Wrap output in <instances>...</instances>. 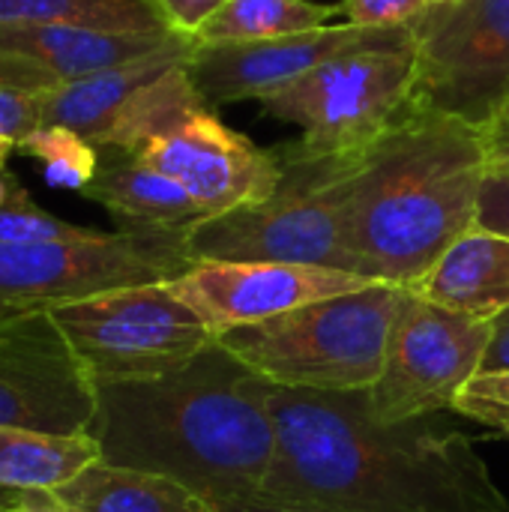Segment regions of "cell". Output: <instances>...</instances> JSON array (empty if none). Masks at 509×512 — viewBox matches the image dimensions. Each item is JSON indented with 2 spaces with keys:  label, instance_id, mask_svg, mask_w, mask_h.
<instances>
[{
  "label": "cell",
  "instance_id": "obj_1",
  "mask_svg": "<svg viewBox=\"0 0 509 512\" xmlns=\"http://www.w3.org/2000/svg\"><path fill=\"white\" fill-rule=\"evenodd\" d=\"M276 462L252 507L309 512H509L468 435L435 417L384 423L366 393L273 387Z\"/></svg>",
  "mask_w": 509,
  "mask_h": 512
},
{
  "label": "cell",
  "instance_id": "obj_2",
  "mask_svg": "<svg viewBox=\"0 0 509 512\" xmlns=\"http://www.w3.org/2000/svg\"><path fill=\"white\" fill-rule=\"evenodd\" d=\"M270 384L219 339L189 363L129 381H96L90 438L102 462L162 474L213 512L252 507L276 462Z\"/></svg>",
  "mask_w": 509,
  "mask_h": 512
},
{
  "label": "cell",
  "instance_id": "obj_3",
  "mask_svg": "<svg viewBox=\"0 0 509 512\" xmlns=\"http://www.w3.org/2000/svg\"><path fill=\"white\" fill-rule=\"evenodd\" d=\"M486 129L408 108L369 150L351 192V252L366 279L414 288L474 228Z\"/></svg>",
  "mask_w": 509,
  "mask_h": 512
},
{
  "label": "cell",
  "instance_id": "obj_4",
  "mask_svg": "<svg viewBox=\"0 0 509 512\" xmlns=\"http://www.w3.org/2000/svg\"><path fill=\"white\" fill-rule=\"evenodd\" d=\"M276 153V189L264 201L195 222L186 255L195 264H306L360 276L351 252V192L363 153H312L300 141Z\"/></svg>",
  "mask_w": 509,
  "mask_h": 512
},
{
  "label": "cell",
  "instance_id": "obj_5",
  "mask_svg": "<svg viewBox=\"0 0 509 512\" xmlns=\"http://www.w3.org/2000/svg\"><path fill=\"white\" fill-rule=\"evenodd\" d=\"M402 288L390 282L234 327L219 342L273 387L369 393L384 369Z\"/></svg>",
  "mask_w": 509,
  "mask_h": 512
},
{
  "label": "cell",
  "instance_id": "obj_6",
  "mask_svg": "<svg viewBox=\"0 0 509 512\" xmlns=\"http://www.w3.org/2000/svg\"><path fill=\"white\" fill-rule=\"evenodd\" d=\"M186 231H96L84 240L0 243V321L105 291L183 276Z\"/></svg>",
  "mask_w": 509,
  "mask_h": 512
},
{
  "label": "cell",
  "instance_id": "obj_7",
  "mask_svg": "<svg viewBox=\"0 0 509 512\" xmlns=\"http://www.w3.org/2000/svg\"><path fill=\"white\" fill-rule=\"evenodd\" d=\"M417 84L414 45L351 51L261 99L267 117L297 126L312 153H363L408 108Z\"/></svg>",
  "mask_w": 509,
  "mask_h": 512
},
{
  "label": "cell",
  "instance_id": "obj_8",
  "mask_svg": "<svg viewBox=\"0 0 509 512\" xmlns=\"http://www.w3.org/2000/svg\"><path fill=\"white\" fill-rule=\"evenodd\" d=\"M48 315L93 381L165 375L219 339L168 282L105 291L54 306Z\"/></svg>",
  "mask_w": 509,
  "mask_h": 512
},
{
  "label": "cell",
  "instance_id": "obj_9",
  "mask_svg": "<svg viewBox=\"0 0 509 512\" xmlns=\"http://www.w3.org/2000/svg\"><path fill=\"white\" fill-rule=\"evenodd\" d=\"M408 27L417 57L411 108L495 126L509 96V0L429 3Z\"/></svg>",
  "mask_w": 509,
  "mask_h": 512
},
{
  "label": "cell",
  "instance_id": "obj_10",
  "mask_svg": "<svg viewBox=\"0 0 509 512\" xmlns=\"http://www.w3.org/2000/svg\"><path fill=\"white\" fill-rule=\"evenodd\" d=\"M492 321H474L402 288L384 369L366 393L384 423H408L453 411L456 396L480 375Z\"/></svg>",
  "mask_w": 509,
  "mask_h": 512
},
{
  "label": "cell",
  "instance_id": "obj_11",
  "mask_svg": "<svg viewBox=\"0 0 509 512\" xmlns=\"http://www.w3.org/2000/svg\"><path fill=\"white\" fill-rule=\"evenodd\" d=\"M96 381L48 312L0 321V426L90 435Z\"/></svg>",
  "mask_w": 509,
  "mask_h": 512
},
{
  "label": "cell",
  "instance_id": "obj_12",
  "mask_svg": "<svg viewBox=\"0 0 509 512\" xmlns=\"http://www.w3.org/2000/svg\"><path fill=\"white\" fill-rule=\"evenodd\" d=\"M414 45L411 27H357L327 24L306 33H291L261 42L198 45L189 60V75L201 99L213 105H231L243 99H264L321 63L369 48H408Z\"/></svg>",
  "mask_w": 509,
  "mask_h": 512
},
{
  "label": "cell",
  "instance_id": "obj_13",
  "mask_svg": "<svg viewBox=\"0 0 509 512\" xmlns=\"http://www.w3.org/2000/svg\"><path fill=\"white\" fill-rule=\"evenodd\" d=\"M132 156L180 183L204 216L264 201L282 174L276 147L261 150L246 135L225 126L213 108L195 111Z\"/></svg>",
  "mask_w": 509,
  "mask_h": 512
},
{
  "label": "cell",
  "instance_id": "obj_14",
  "mask_svg": "<svg viewBox=\"0 0 509 512\" xmlns=\"http://www.w3.org/2000/svg\"><path fill=\"white\" fill-rule=\"evenodd\" d=\"M369 285L378 282L345 270L240 261H198L168 282L171 294L180 297L216 336Z\"/></svg>",
  "mask_w": 509,
  "mask_h": 512
},
{
  "label": "cell",
  "instance_id": "obj_15",
  "mask_svg": "<svg viewBox=\"0 0 509 512\" xmlns=\"http://www.w3.org/2000/svg\"><path fill=\"white\" fill-rule=\"evenodd\" d=\"M192 51H195V39L180 36L168 48L147 54L141 60L66 81L57 90L39 96L42 126H66L84 135L90 144H99L111 129L114 117L120 114V108L156 75L168 72L177 63L192 60Z\"/></svg>",
  "mask_w": 509,
  "mask_h": 512
},
{
  "label": "cell",
  "instance_id": "obj_16",
  "mask_svg": "<svg viewBox=\"0 0 509 512\" xmlns=\"http://www.w3.org/2000/svg\"><path fill=\"white\" fill-rule=\"evenodd\" d=\"M180 33L153 30H96V27H72V24H30V27H0V48L36 57L48 66L63 84L114 69L147 54L168 48Z\"/></svg>",
  "mask_w": 509,
  "mask_h": 512
},
{
  "label": "cell",
  "instance_id": "obj_17",
  "mask_svg": "<svg viewBox=\"0 0 509 512\" xmlns=\"http://www.w3.org/2000/svg\"><path fill=\"white\" fill-rule=\"evenodd\" d=\"M411 291L465 318L498 321L509 312V237L471 228Z\"/></svg>",
  "mask_w": 509,
  "mask_h": 512
},
{
  "label": "cell",
  "instance_id": "obj_18",
  "mask_svg": "<svg viewBox=\"0 0 509 512\" xmlns=\"http://www.w3.org/2000/svg\"><path fill=\"white\" fill-rule=\"evenodd\" d=\"M99 156V171L81 195L102 204L120 231H189L207 219L192 195L156 168L126 153L99 150Z\"/></svg>",
  "mask_w": 509,
  "mask_h": 512
},
{
  "label": "cell",
  "instance_id": "obj_19",
  "mask_svg": "<svg viewBox=\"0 0 509 512\" xmlns=\"http://www.w3.org/2000/svg\"><path fill=\"white\" fill-rule=\"evenodd\" d=\"M54 492L78 512H213L195 492L162 474L102 459Z\"/></svg>",
  "mask_w": 509,
  "mask_h": 512
},
{
  "label": "cell",
  "instance_id": "obj_20",
  "mask_svg": "<svg viewBox=\"0 0 509 512\" xmlns=\"http://www.w3.org/2000/svg\"><path fill=\"white\" fill-rule=\"evenodd\" d=\"M99 459V444L90 435H48L0 426V489L6 492L60 489Z\"/></svg>",
  "mask_w": 509,
  "mask_h": 512
},
{
  "label": "cell",
  "instance_id": "obj_21",
  "mask_svg": "<svg viewBox=\"0 0 509 512\" xmlns=\"http://www.w3.org/2000/svg\"><path fill=\"white\" fill-rule=\"evenodd\" d=\"M336 3L312 0H228L198 33V45H228V42H261L291 33L318 30L336 24Z\"/></svg>",
  "mask_w": 509,
  "mask_h": 512
},
{
  "label": "cell",
  "instance_id": "obj_22",
  "mask_svg": "<svg viewBox=\"0 0 509 512\" xmlns=\"http://www.w3.org/2000/svg\"><path fill=\"white\" fill-rule=\"evenodd\" d=\"M72 24L96 30H168L147 0H0V27Z\"/></svg>",
  "mask_w": 509,
  "mask_h": 512
},
{
  "label": "cell",
  "instance_id": "obj_23",
  "mask_svg": "<svg viewBox=\"0 0 509 512\" xmlns=\"http://www.w3.org/2000/svg\"><path fill=\"white\" fill-rule=\"evenodd\" d=\"M15 150L42 165V177L48 186L72 192H84L102 162L99 147L66 126H39Z\"/></svg>",
  "mask_w": 509,
  "mask_h": 512
},
{
  "label": "cell",
  "instance_id": "obj_24",
  "mask_svg": "<svg viewBox=\"0 0 509 512\" xmlns=\"http://www.w3.org/2000/svg\"><path fill=\"white\" fill-rule=\"evenodd\" d=\"M96 228L66 222L39 207L24 183L3 165L0 168V243H51V240H84Z\"/></svg>",
  "mask_w": 509,
  "mask_h": 512
},
{
  "label": "cell",
  "instance_id": "obj_25",
  "mask_svg": "<svg viewBox=\"0 0 509 512\" xmlns=\"http://www.w3.org/2000/svg\"><path fill=\"white\" fill-rule=\"evenodd\" d=\"M339 18L342 24L357 27H405L411 18H417L429 0H339Z\"/></svg>",
  "mask_w": 509,
  "mask_h": 512
},
{
  "label": "cell",
  "instance_id": "obj_26",
  "mask_svg": "<svg viewBox=\"0 0 509 512\" xmlns=\"http://www.w3.org/2000/svg\"><path fill=\"white\" fill-rule=\"evenodd\" d=\"M39 126H42L39 96L0 87V144L15 150Z\"/></svg>",
  "mask_w": 509,
  "mask_h": 512
},
{
  "label": "cell",
  "instance_id": "obj_27",
  "mask_svg": "<svg viewBox=\"0 0 509 512\" xmlns=\"http://www.w3.org/2000/svg\"><path fill=\"white\" fill-rule=\"evenodd\" d=\"M474 228L509 237V171L489 165L483 189H480V201H477Z\"/></svg>",
  "mask_w": 509,
  "mask_h": 512
},
{
  "label": "cell",
  "instance_id": "obj_28",
  "mask_svg": "<svg viewBox=\"0 0 509 512\" xmlns=\"http://www.w3.org/2000/svg\"><path fill=\"white\" fill-rule=\"evenodd\" d=\"M150 9L159 15V21L180 33L195 39V33L228 3V0H147Z\"/></svg>",
  "mask_w": 509,
  "mask_h": 512
},
{
  "label": "cell",
  "instance_id": "obj_29",
  "mask_svg": "<svg viewBox=\"0 0 509 512\" xmlns=\"http://www.w3.org/2000/svg\"><path fill=\"white\" fill-rule=\"evenodd\" d=\"M453 414H462V417H471L483 426H492L498 429L501 435L509 438V408L507 405H498V402H489L483 396H474L468 390H462L453 402Z\"/></svg>",
  "mask_w": 509,
  "mask_h": 512
},
{
  "label": "cell",
  "instance_id": "obj_30",
  "mask_svg": "<svg viewBox=\"0 0 509 512\" xmlns=\"http://www.w3.org/2000/svg\"><path fill=\"white\" fill-rule=\"evenodd\" d=\"M509 372V312L492 321V342L483 357L480 375H507Z\"/></svg>",
  "mask_w": 509,
  "mask_h": 512
},
{
  "label": "cell",
  "instance_id": "obj_31",
  "mask_svg": "<svg viewBox=\"0 0 509 512\" xmlns=\"http://www.w3.org/2000/svg\"><path fill=\"white\" fill-rule=\"evenodd\" d=\"M9 512H78L75 507H69L54 489H42V492H18L15 504L9 507Z\"/></svg>",
  "mask_w": 509,
  "mask_h": 512
},
{
  "label": "cell",
  "instance_id": "obj_32",
  "mask_svg": "<svg viewBox=\"0 0 509 512\" xmlns=\"http://www.w3.org/2000/svg\"><path fill=\"white\" fill-rule=\"evenodd\" d=\"M486 147H489V165L509 159V102L504 105L501 117L495 120V126L486 129Z\"/></svg>",
  "mask_w": 509,
  "mask_h": 512
},
{
  "label": "cell",
  "instance_id": "obj_33",
  "mask_svg": "<svg viewBox=\"0 0 509 512\" xmlns=\"http://www.w3.org/2000/svg\"><path fill=\"white\" fill-rule=\"evenodd\" d=\"M465 390L509 408V372L507 375H477Z\"/></svg>",
  "mask_w": 509,
  "mask_h": 512
},
{
  "label": "cell",
  "instance_id": "obj_34",
  "mask_svg": "<svg viewBox=\"0 0 509 512\" xmlns=\"http://www.w3.org/2000/svg\"><path fill=\"white\" fill-rule=\"evenodd\" d=\"M231 512H309V510H288V507H240V510H231Z\"/></svg>",
  "mask_w": 509,
  "mask_h": 512
},
{
  "label": "cell",
  "instance_id": "obj_35",
  "mask_svg": "<svg viewBox=\"0 0 509 512\" xmlns=\"http://www.w3.org/2000/svg\"><path fill=\"white\" fill-rule=\"evenodd\" d=\"M15 495H18V492H6V489H0V512H9V507L15 504Z\"/></svg>",
  "mask_w": 509,
  "mask_h": 512
},
{
  "label": "cell",
  "instance_id": "obj_36",
  "mask_svg": "<svg viewBox=\"0 0 509 512\" xmlns=\"http://www.w3.org/2000/svg\"><path fill=\"white\" fill-rule=\"evenodd\" d=\"M492 168H501V171H509V159H507V162H495Z\"/></svg>",
  "mask_w": 509,
  "mask_h": 512
},
{
  "label": "cell",
  "instance_id": "obj_37",
  "mask_svg": "<svg viewBox=\"0 0 509 512\" xmlns=\"http://www.w3.org/2000/svg\"><path fill=\"white\" fill-rule=\"evenodd\" d=\"M9 153H12V150H9L6 144H0V156H9Z\"/></svg>",
  "mask_w": 509,
  "mask_h": 512
},
{
  "label": "cell",
  "instance_id": "obj_38",
  "mask_svg": "<svg viewBox=\"0 0 509 512\" xmlns=\"http://www.w3.org/2000/svg\"><path fill=\"white\" fill-rule=\"evenodd\" d=\"M429 3H450V0H429Z\"/></svg>",
  "mask_w": 509,
  "mask_h": 512
},
{
  "label": "cell",
  "instance_id": "obj_39",
  "mask_svg": "<svg viewBox=\"0 0 509 512\" xmlns=\"http://www.w3.org/2000/svg\"><path fill=\"white\" fill-rule=\"evenodd\" d=\"M3 165H6V156H0V168H3Z\"/></svg>",
  "mask_w": 509,
  "mask_h": 512
},
{
  "label": "cell",
  "instance_id": "obj_40",
  "mask_svg": "<svg viewBox=\"0 0 509 512\" xmlns=\"http://www.w3.org/2000/svg\"><path fill=\"white\" fill-rule=\"evenodd\" d=\"M507 102H509V96H507ZM507 102H504V105H507Z\"/></svg>",
  "mask_w": 509,
  "mask_h": 512
}]
</instances>
